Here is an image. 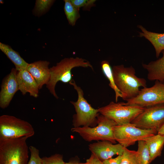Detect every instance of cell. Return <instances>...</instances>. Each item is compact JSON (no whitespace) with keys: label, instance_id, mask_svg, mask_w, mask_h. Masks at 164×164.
<instances>
[{"label":"cell","instance_id":"6da1fadb","mask_svg":"<svg viewBox=\"0 0 164 164\" xmlns=\"http://www.w3.org/2000/svg\"><path fill=\"white\" fill-rule=\"evenodd\" d=\"M112 72L115 84L125 100L135 97L140 91L139 87H146V81L135 75L134 68L125 67L123 65L113 66Z\"/></svg>","mask_w":164,"mask_h":164},{"label":"cell","instance_id":"7a4b0ae2","mask_svg":"<svg viewBox=\"0 0 164 164\" xmlns=\"http://www.w3.org/2000/svg\"><path fill=\"white\" fill-rule=\"evenodd\" d=\"M89 67L93 70L89 62L78 57L65 58L50 68V79L46 87L56 99L59 98L55 90L56 83L59 81L64 83H69L72 80L71 70L74 67Z\"/></svg>","mask_w":164,"mask_h":164},{"label":"cell","instance_id":"3957f363","mask_svg":"<svg viewBox=\"0 0 164 164\" xmlns=\"http://www.w3.org/2000/svg\"><path fill=\"white\" fill-rule=\"evenodd\" d=\"M26 137L0 140V164H27Z\"/></svg>","mask_w":164,"mask_h":164},{"label":"cell","instance_id":"277c9868","mask_svg":"<svg viewBox=\"0 0 164 164\" xmlns=\"http://www.w3.org/2000/svg\"><path fill=\"white\" fill-rule=\"evenodd\" d=\"M78 94L77 101H70L76 114L73 116V125L74 128L83 126L94 127L97 125V117L100 114L98 109L93 108L84 97V92L80 87L72 80L69 83Z\"/></svg>","mask_w":164,"mask_h":164},{"label":"cell","instance_id":"5b68a950","mask_svg":"<svg viewBox=\"0 0 164 164\" xmlns=\"http://www.w3.org/2000/svg\"><path fill=\"white\" fill-rule=\"evenodd\" d=\"M97 118V125L95 126L73 127L71 129V131L78 134L87 141H106L115 143L113 129L114 127L117 125V124L101 114L98 115Z\"/></svg>","mask_w":164,"mask_h":164},{"label":"cell","instance_id":"8992f818","mask_svg":"<svg viewBox=\"0 0 164 164\" xmlns=\"http://www.w3.org/2000/svg\"><path fill=\"white\" fill-rule=\"evenodd\" d=\"M145 108L125 105L124 102L111 101L98 109L99 113L113 120L118 125L130 123L145 110Z\"/></svg>","mask_w":164,"mask_h":164},{"label":"cell","instance_id":"52a82bcc","mask_svg":"<svg viewBox=\"0 0 164 164\" xmlns=\"http://www.w3.org/2000/svg\"><path fill=\"white\" fill-rule=\"evenodd\" d=\"M34 133L32 125L26 121L8 115L0 116V140L23 137L29 138Z\"/></svg>","mask_w":164,"mask_h":164},{"label":"cell","instance_id":"ba28073f","mask_svg":"<svg viewBox=\"0 0 164 164\" xmlns=\"http://www.w3.org/2000/svg\"><path fill=\"white\" fill-rule=\"evenodd\" d=\"M157 133L158 132L154 130L141 129L131 123L116 125L113 129L115 140L125 148L134 145L137 141L145 140Z\"/></svg>","mask_w":164,"mask_h":164},{"label":"cell","instance_id":"9c48e42d","mask_svg":"<svg viewBox=\"0 0 164 164\" xmlns=\"http://www.w3.org/2000/svg\"><path fill=\"white\" fill-rule=\"evenodd\" d=\"M126 101L124 105L143 108L164 104V83L156 80L152 86L143 88L135 97Z\"/></svg>","mask_w":164,"mask_h":164},{"label":"cell","instance_id":"30bf717a","mask_svg":"<svg viewBox=\"0 0 164 164\" xmlns=\"http://www.w3.org/2000/svg\"><path fill=\"white\" fill-rule=\"evenodd\" d=\"M131 123L140 128L158 132L164 124V103L145 108Z\"/></svg>","mask_w":164,"mask_h":164},{"label":"cell","instance_id":"8fae6325","mask_svg":"<svg viewBox=\"0 0 164 164\" xmlns=\"http://www.w3.org/2000/svg\"><path fill=\"white\" fill-rule=\"evenodd\" d=\"M18 70L12 68L3 80L0 92V107L5 109L9 105L13 96L19 90L17 80Z\"/></svg>","mask_w":164,"mask_h":164},{"label":"cell","instance_id":"7c38bea8","mask_svg":"<svg viewBox=\"0 0 164 164\" xmlns=\"http://www.w3.org/2000/svg\"><path fill=\"white\" fill-rule=\"evenodd\" d=\"M124 148L119 143L113 144L106 141H97L89 145L92 153L102 161L111 158L115 155H122Z\"/></svg>","mask_w":164,"mask_h":164},{"label":"cell","instance_id":"4fadbf2b","mask_svg":"<svg viewBox=\"0 0 164 164\" xmlns=\"http://www.w3.org/2000/svg\"><path fill=\"white\" fill-rule=\"evenodd\" d=\"M50 63L46 60H39L29 64L26 70L31 73L37 83L39 89L49 82Z\"/></svg>","mask_w":164,"mask_h":164},{"label":"cell","instance_id":"5bb4252c","mask_svg":"<svg viewBox=\"0 0 164 164\" xmlns=\"http://www.w3.org/2000/svg\"><path fill=\"white\" fill-rule=\"evenodd\" d=\"M17 80L19 89L23 95L29 93L30 96L37 97L39 96V87L31 73L26 70L18 72Z\"/></svg>","mask_w":164,"mask_h":164},{"label":"cell","instance_id":"9a60e30c","mask_svg":"<svg viewBox=\"0 0 164 164\" xmlns=\"http://www.w3.org/2000/svg\"><path fill=\"white\" fill-rule=\"evenodd\" d=\"M162 56L148 64H143V67L148 71L147 78L150 80H158L164 83V50Z\"/></svg>","mask_w":164,"mask_h":164},{"label":"cell","instance_id":"2e32d148","mask_svg":"<svg viewBox=\"0 0 164 164\" xmlns=\"http://www.w3.org/2000/svg\"><path fill=\"white\" fill-rule=\"evenodd\" d=\"M138 27L142 31V32H139V36L144 37L151 43L155 49L156 56L158 57L160 53L164 50V33L148 31L141 25H139Z\"/></svg>","mask_w":164,"mask_h":164},{"label":"cell","instance_id":"e0dca14e","mask_svg":"<svg viewBox=\"0 0 164 164\" xmlns=\"http://www.w3.org/2000/svg\"><path fill=\"white\" fill-rule=\"evenodd\" d=\"M144 141L149 152L150 163L156 158L161 155L164 145V135L157 133Z\"/></svg>","mask_w":164,"mask_h":164},{"label":"cell","instance_id":"ac0fdd59","mask_svg":"<svg viewBox=\"0 0 164 164\" xmlns=\"http://www.w3.org/2000/svg\"><path fill=\"white\" fill-rule=\"evenodd\" d=\"M0 49L13 63L18 71L26 69L29 63L20 56L18 52L9 45L1 43H0Z\"/></svg>","mask_w":164,"mask_h":164},{"label":"cell","instance_id":"d6986e66","mask_svg":"<svg viewBox=\"0 0 164 164\" xmlns=\"http://www.w3.org/2000/svg\"><path fill=\"white\" fill-rule=\"evenodd\" d=\"M101 65L103 72L109 81V86L115 92V101L117 102L118 98L122 97V95L115 84L112 68L109 62L107 60L102 61Z\"/></svg>","mask_w":164,"mask_h":164},{"label":"cell","instance_id":"ffe728a7","mask_svg":"<svg viewBox=\"0 0 164 164\" xmlns=\"http://www.w3.org/2000/svg\"><path fill=\"white\" fill-rule=\"evenodd\" d=\"M64 11L69 24L72 26L75 25L77 20L80 17V9L74 6L70 0H65Z\"/></svg>","mask_w":164,"mask_h":164},{"label":"cell","instance_id":"44dd1931","mask_svg":"<svg viewBox=\"0 0 164 164\" xmlns=\"http://www.w3.org/2000/svg\"><path fill=\"white\" fill-rule=\"evenodd\" d=\"M138 160L139 164H150V156L148 147L144 140L138 141Z\"/></svg>","mask_w":164,"mask_h":164},{"label":"cell","instance_id":"7402d4cb","mask_svg":"<svg viewBox=\"0 0 164 164\" xmlns=\"http://www.w3.org/2000/svg\"><path fill=\"white\" fill-rule=\"evenodd\" d=\"M138 156L137 151L124 147L120 164H139Z\"/></svg>","mask_w":164,"mask_h":164},{"label":"cell","instance_id":"603a6c76","mask_svg":"<svg viewBox=\"0 0 164 164\" xmlns=\"http://www.w3.org/2000/svg\"><path fill=\"white\" fill-rule=\"evenodd\" d=\"M71 4L76 7H82L85 11H90L95 5V0H70Z\"/></svg>","mask_w":164,"mask_h":164},{"label":"cell","instance_id":"cb8c5ba5","mask_svg":"<svg viewBox=\"0 0 164 164\" xmlns=\"http://www.w3.org/2000/svg\"><path fill=\"white\" fill-rule=\"evenodd\" d=\"M42 164H65L63 160V155L55 154L50 157L42 158Z\"/></svg>","mask_w":164,"mask_h":164},{"label":"cell","instance_id":"d4e9b609","mask_svg":"<svg viewBox=\"0 0 164 164\" xmlns=\"http://www.w3.org/2000/svg\"><path fill=\"white\" fill-rule=\"evenodd\" d=\"M30 157L27 164H42V159L39 155V151L36 147L31 146L29 147Z\"/></svg>","mask_w":164,"mask_h":164},{"label":"cell","instance_id":"484cf974","mask_svg":"<svg viewBox=\"0 0 164 164\" xmlns=\"http://www.w3.org/2000/svg\"><path fill=\"white\" fill-rule=\"evenodd\" d=\"M54 1V0H36L35 11L39 14L43 13L49 8Z\"/></svg>","mask_w":164,"mask_h":164},{"label":"cell","instance_id":"4316f807","mask_svg":"<svg viewBox=\"0 0 164 164\" xmlns=\"http://www.w3.org/2000/svg\"><path fill=\"white\" fill-rule=\"evenodd\" d=\"M121 159V155H118L114 158H110L103 161V164H120Z\"/></svg>","mask_w":164,"mask_h":164},{"label":"cell","instance_id":"83f0119b","mask_svg":"<svg viewBox=\"0 0 164 164\" xmlns=\"http://www.w3.org/2000/svg\"><path fill=\"white\" fill-rule=\"evenodd\" d=\"M86 162L87 164H103L102 161L92 153L90 157L86 160Z\"/></svg>","mask_w":164,"mask_h":164},{"label":"cell","instance_id":"f1b7e54d","mask_svg":"<svg viewBox=\"0 0 164 164\" xmlns=\"http://www.w3.org/2000/svg\"><path fill=\"white\" fill-rule=\"evenodd\" d=\"M65 164H87V162L82 163L80 162L77 160L72 159L68 162H65Z\"/></svg>","mask_w":164,"mask_h":164},{"label":"cell","instance_id":"f546056e","mask_svg":"<svg viewBox=\"0 0 164 164\" xmlns=\"http://www.w3.org/2000/svg\"><path fill=\"white\" fill-rule=\"evenodd\" d=\"M158 134L164 135V124L159 130Z\"/></svg>","mask_w":164,"mask_h":164}]
</instances>
